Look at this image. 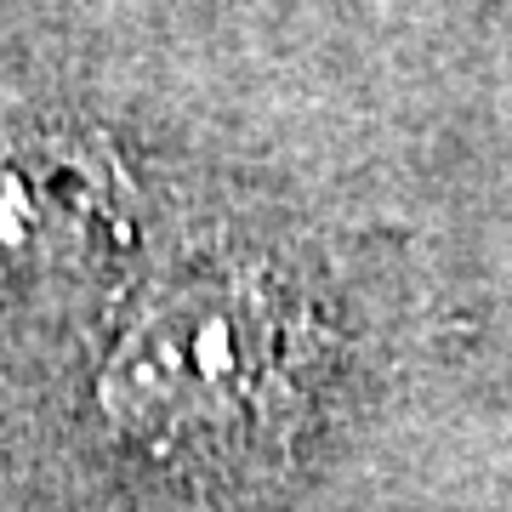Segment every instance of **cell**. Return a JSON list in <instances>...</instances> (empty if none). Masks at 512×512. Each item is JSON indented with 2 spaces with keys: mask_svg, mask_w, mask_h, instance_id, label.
Here are the masks:
<instances>
[{
  "mask_svg": "<svg viewBox=\"0 0 512 512\" xmlns=\"http://www.w3.org/2000/svg\"><path fill=\"white\" fill-rule=\"evenodd\" d=\"M279 365L285 330L256 285H188L120 342L103 376V404L143 433L234 427L262 410Z\"/></svg>",
  "mask_w": 512,
  "mask_h": 512,
  "instance_id": "6da1fadb",
  "label": "cell"
},
{
  "mask_svg": "<svg viewBox=\"0 0 512 512\" xmlns=\"http://www.w3.org/2000/svg\"><path fill=\"white\" fill-rule=\"evenodd\" d=\"M114 222V171L69 143L0 148V262H57Z\"/></svg>",
  "mask_w": 512,
  "mask_h": 512,
  "instance_id": "7a4b0ae2",
  "label": "cell"
}]
</instances>
